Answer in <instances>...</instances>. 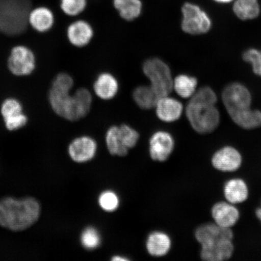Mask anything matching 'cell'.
<instances>
[{
	"label": "cell",
	"instance_id": "1",
	"mask_svg": "<svg viewBox=\"0 0 261 261\" xmlns=\"http://www.w3.org/2000/svg\"><path fill=\"white\" fill-rule=\"evenodd\" d=\"M74 80L69 74L58 73L54 78L48 92L49 105L62 118L74 122L86 117L90 112L93 98L89 90L80 88L72 93Z\"/></svg>",
	"mask_w": 261,
	"mask_h": 261
},
{
	"label": "cell",
	"instance_id": "2",
	"mask_svg": "<svg viewBox=\"0 0 261 261\" xmlns=\"http://www.w3.org/2000/svg\"><path fill=\"white\" fill-rule=\"evenodd\" d=\"M217 93L212 88L198 89L189 99L185 109L188 122L195 132L207 135L215 132L221 122V114L216 106Z\"/></svg>",
	"mask_w": 261,
	"mask_h": 261
},
{
	"label": "cell",
	"instance_id": "3",
	"mask_svg": "<svg viewBox=\"0 0 261 261\" xmlns=\"http://www.w3.org/2000/svg\"><path fill=\"white\" fill-rule=\"evenodd\" d=\"M201 246L200 256L204 261H225L232 257L234 251V234L231 228L213 223L202 224L194 232Z\"/></svg>",
	"mask_w": 261,
	"mask_h": 261
},
{
	"label": "cell",
	"instance_id": "4",
	"mask_svg": "<svg viewBox=\"0 0 261 261\" xmlns=\"http://www.w3.org/2000/svg\"><path fill=\"white\" fill-rule=\"evenodd\" d=\"M41 207L34 198L7 197L0 201V226L12 231H22L39 219Z\"/></svg>",
	"mask_w": 261,
	"mask_h": 261
},
{
	"label": "cell",
	"instance_id": "5",
	"mask_svg": "<svg viewBox=\"0 0 261 261\" xmlns=\"http://www.w3.org/2000/svg\"><path fill=\"white\" fill-rule=\"evenodd\" d=\"M31 0H0V34L15 37L28 27Z\"/></svg>",
	"mask_w": 261,
	"mask_h": 261
},
{
	"label": "cell",
	"instance_id": "6",
	"mask_svg": "<svg viewBox=\"0 0 261 261\" xmlns=\"http://www.w3.org/2000/svg\"><path fill=\"white\" fill-rule=\"evenodd\" d=\"M143 71L159 98L171 93L174 80L170 68L164 61L159 58H150L143 63Z\"/></svg>",
	"mask_w": 261,
	"mask_h": 261
},
{
	"label": "cell",
	"instance_id": "7",
	"mask_svg": "<svg viewBox=\"0 0 261 261\" xmlns=\"http://www.w3.org/2000/svg\"><path fill=\"white\" fill-rule=\"evenodd\" d=\"M181 11V28L186 34L201 35L211 31L212 19L200 6L194 3L186 2L182 5Z\"/></svg>",
	"mask_w": 261,
	"mask_h": 261
},
{
	"label": "cell",
	"instance_id": "8",
	"mask_svg": "<svg viewBox=\"0 0 261 261\" xmlns=\"http://www.w3.org/2000/svg\"><path fill=\"white\" fill-rule=\"evenodd\" d=\"M9 72L16 77L31 76L37 68V57L31 48L23 44L15 45L7 60Z\"/></svg>",
	"mask_w": 261,
	"mask_h": 261
},
{
	"label": "cell",
	"instance_id": "9",
	"mask_svg": "<svg viewBox=\"0 0 261 261\" xmlns=\"http://www.w3.org/2000/svg\"><path fill=\"white\" fill-rule=\"evenodd\" d=\"M221 99L227 113L252 107V93L239 82L228 84L222 91Z\"/></svg>",
	"mask_w": 261,
	"mask_h": 261
},
{
	"label": "cell",
	"instance_id": "10",
	"mask_svg": "<svg viewBox=\"0 0 261 261\" xmlns=\"http://www.w3.org/2000/svg\"><path fill=\"white\" fill-rule=\"evenodd\" d=\"M0 114L6 129L11 132L23 128L28 122L23 106L15 97H8L3 101L0 106Z\"/></svg>",
	"mask_w": 261,
	"mask_h": 261
},
{
	"label": "cell",
	"instance_id": "11",
	"mask_svg": "<svg viewBox=\"0 0 261 261\" xmlns=\"http://www.w3.org/2000/svg\"><path fill=\"white\" fill-rule=\"evenodd\" d=\"M243 162L241 152L236 147L230 145L222 146L214 153L211 158L212 166L216 170L225 173L239 170Z\"/></svg>",
	"mask_w": 261,
	"mask_h": 261
},
{
	"label": "cell",
	"instance_id": "12",
	"mask_svg": "<svg viewBox=\"0 0 261 261\" xmlns=\"http://www.w3.org/2000/svg\"><path fill=\"white\" fill-rule=\"evenodd\" d=\"M174 147V139L170 133L165 130H158L149 139L150 156L154 161L164 162L171 156Z\"/></svg>",
	"mask_w": 261,
	"mask_h": 261
},
{
	"label": "cell",
	"instance_id": "13",
	"mask_svg": "<svg viewBox=\"0 0 261 261\" xmlns=\"http://www.w3.org/2000/svg\"><path fill=\"white\" fill-rule=\"evenodd\" d=\"M97 150L96 140L84 136L74 139L68 146V154L73 161L78 163L89 162L95 156Z\"/></svg>",
	"mask_w": 261,
	"mask_h": 261
},
{
	"label": "cell",
	"instance_id": "14",
	"mask_svg": "<svg viewBox=\"0 0 261 261\" xmlns=\"http://www.w3.org/2000/svg\"><path fill=\"white\" fill-rule=\"evenodd\" d=\"M212 219L215 224L222 227L231 228L240 219V212L236 206L227 201L217 202L211 208Z\"/></svg>",
	"mask_w": 261,
	"mask_h": 261
},
{
	"label": "cell",
	"instance_id": "15",
	"mask_svg": "<svg viewBox=\"0 0 261 261\" xmlns=\"http://www.w3.org/2000/svg\"><path fill=\"white\" fill-rule=\"evenodd\" d=\"M155 113L162 122L172 123L177 121L184 112L180 101L169 95L160 97L155 104Z\"/></svg>",
	"mask_w": 261,
	"mask_h": 261
},
{
	"label": "cell",
	"instance_id": "16",
	"mask_svg": "<svg viewBox=\"0 0 261 261\" xmlns=\"http://www.w3.org/2000/svg\"><path fill=\"white\" fill-rule=\"evenodd\" d=\"M94 31L92 26L86 21L78 19L68 25L67 38L71 45L77 48L86 46L92 40Z\"/></svg>",
	"mask_w": 261,
	"mask_h": 261
},
{
	"label": "cell",
	"instance_id": "17",
	"mask_svg": "<svg viewBox=\"0 0 261 261\" xmlns=\"http://www.w3.org/2000/svg\"><path fill=\"white\" fill-rule=\"evenodd\" d=\"M28 26L39 34L50 32L55 23L54 13L50 9L40 6L32 9L28 19Z\"/></svg>",
	"mask_w": 261,
	"mask_h": 261
},
{
	"label": "cell",
	"instance_id": "18",
	"mask_svg": "<svg viewBox=\"0 0 261 261\" xmlns=\"http://www.w3.org/2000/svg\"><path fill=\"white\" fill-rule=\"evenodd\" d=\"M223 195L226 201L231 204L243 203L249 198V188L243 178H230L224 185Z\"/></svg>",
	"mask_w": 261,
	"mask_h": 261
},
{
	"label": "cell",
	"instance_id": "19",
	"mask_svg": "<svg viewBox=\"0 0 261 261\" xmlns=\"http://www.w3.org/2000/svg\"><path fill=\"white\" fill-rule=\"evenodd\" d=\"M234 124L240 128L252 130L261 127V111L252 107L227 113Z\"/></svg>",
	"mask_w": 261,
	"mask_h": 261
},
{
	"label": "cell",
	"instance_id": "20",
	"mask_svg": "<svg viewBox=\"0 0 261 261\" xmlns=\"http://www.w3.org/2000/svg\"><path fill=\"white\" fill-rule=\"evenodd\" d=\"M93 89L96 95L102 100H111L119 91V83L116 78L109 73H101L94 82Z\"/></svg>",
	"mask_w": 261,
	"mask_h": 261
},
{
	"label": "cell",
	"instance_id": "21",
	"mask_svg": "<svg viewBox=\"0 0 261 261\" xmlns=\"http://www.w3.org/2000/svg\"><path fill=\"white\" fill-rule=\"evenodd\" d=\"M171 238L167 233L161 231H154L147 238V252L152 256L162 257L168 254L171 248Z\"/></svg>",
	"mask_w": 261,
	"mask_h": 261
},
{
	"label": "cell",
	"instance_id": "22",
	"mask_svg": "<svg viewBox=\"0 0 261 261\" xmlns=\"http://www.w3.org/2000/svg\"><path fill=\"white\" fill-rule=\"evenodd\" d=\"M232 10L238 18L249 21L258 17L261 9L258 0H234Z\"/></svg>",
	"mask_w": 261,
	"mask_h": 261
},
{
	"label": "cell",
	"instance_id": "23",
	"mask_svg": "<svg viewBox=\"0 0 261 261\" xmlns=\"http://www.w3.org/2000/svg\"><path fill=\"white\" fill-rule=\"evenodd\" d=\"M114 8L122 19L132 21L142 14V0H113Z\"/></svg>",
	"mask_w": 261,
	"mask_h": 261
},
{
	"label": "cell",
	"instance_id": "24",
	"mask_svg": "<svg viewBox=\"0 0 261 261\" xmlns=\"http://www.w3.org/2000/svg\"><path fill=\"white\" fill-rule=\"evenodd\" d=\"M173 89L184 99H190L198 90V80L191 75L181 74L173 81Z\"/></svg>",
	"mask_w": 261,
	"mask_h": 261
},
{
	"label": "cell",
	"instance_id": "25",
	"mask_svg": "<svg viewBox=\"0 0 261 261\" xmlns=\"http://www.w3.org/2000/svg\"><path fill=\"white\" fill-rule=\"evenodd\" d=\"M133 97L137 105L143 110H149L154 108L159 99L149 85L136 88L133 91Z\"/></svg>",
	"mask_w": 261,
	"mask_h": 261
},
{
	"label": "cell",
	"instance_id": "26",
	"mask_svg": "<svg viewBox=\"0 0 261 261\" xmlns=\"http://www.w3.org/2000/svg\"><path fill=\"white\" fill-rule=\"evenodd\" d=\"M106 142L107 149L111 154L119 156L128 154L129 150L123 145L120 139L118 126H111L107 130Z\"/></svg>",
	"mask_w": 261,
	"mask_h": 261
},
{
	"label": "cell",
	"instance_id": "27",
	"mask_svg": "<svg viewBox=\"0 0 261 261\" xmlns=\"http://www.w3.org/2000/svg\"><path fill=\"white\" fill-rule=\"evenodd\" d=\"M81 243L85 249L89 250L97 249L101 243L99 231L94 227H87L83 231L81 236Z\"/></svg>",
	"mask_w": 261,
	"mask_h": 261
},
{
	"label": "cell",
	"instance_id": "28",
	"mask_svg": "<svg viewBox=\"0 0 261 261\" xmlns=\"http://www.w3.org/2000/svg\"><path fill=\"white\" fill-rule=\"evenodd\" d=\"M88 0H60V8L67 16H77L86 10Z\"/></svg>",
	"mask_w": 261,
	"mask_h": 261
},
{
	"label": "cell",
	"instance_id": "29",
	"mask_svg": "<svg viewBox=\"0 0 261 261\" xmlns=\"http://www.w3.org/2000/svg\"><path fill=\"white\" fill-rule=\"evenodd\" d=\"M98 203L101 208L107 212H113L118 208L120 200L118 195L113 191H103L99 195Z\"/></svg>",
	"mask_w": 261,
	"mask_h": 261
},
{
	"label": "cell",
	"instance_id": "30",
	"mask_svg": "<svg viewBox=\"0 0 261 261\" xmlns=\"http://www.w3.org/2000/svg\"><path fill=\"white\" fill-rule=\"evenodd\" d=\"M119 135L123 145L127 149L133 148L139 141L138 132L126 124L119 126Z\"/></svg>",
	"mask_w": 261,
	"mask_h": 261
},
{
	"label": "cell",
	"instance_id": "31",
	"mask_svg": "<svg viewBox=\"0 0 261 261\" xmlns=\"http://www.w3.org/2000/svg\"><path fill=\"white\" fill-rule=\"evenodd\" d=\"M242 58L251 65L254 74L261 77V50L255 48H248L243 52Z\"/></svg>",
	"mask_w": 261,
	"mask_h": 261
},
{
	"label": "cell",
	"instance_id": "32",
	"mask_svg": "<svg viewBox=\"0 0 261 261\" xmlns=\"http://www.w3.org/2000/svg\"><path fill=\"white\" fill-rule=\"evenodd\" d=\"M212 1L218 3V4L227 5L233 3L234 0H212Z\"/></svg>",
	"mask_w": 261,
	"mask_h": 261
},
{
	"label": "cell",
	"instance_id": "33",
	"mask_svg": "<svg viewBox=\"0 0 261 261\" xmlns=\"http://www.w3.org/2000/svg\"><path fill=\"white\" fill-rule=\"evenodd\" d=\"M255 215L257 219L259 220L261 224V201L259 206L255 211Z\"/></svg>",
	"mask_w": 261,
	"mask_h": 261
},
{
	"label": "cell",
	"instance_id": "34",
	"mask_svg": "<svg viewBox=\"0 0 261 261\" xmlns=\"http://www.w3.org/2000/svg\"><path fill=\"white\" fill-rule=\"evenodd\" d=\"M112 260L113 261H126V260H129V259H128V258H126V257H123V256H118V255H117V256H114L112 257Z\"/></svg>",
	"mask_w": 261,
	"mask_h": 261
}]
</instances>
